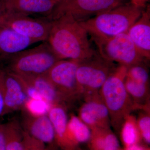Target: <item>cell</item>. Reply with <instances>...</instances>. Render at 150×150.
Masks as SVG:
<instances>
[{"instance_id":"obj_1","label":"cell","mask_w":150,"mask_h":150,"mask_svg":"<svg viewBox=\"0 0 150 150\" xmlns=\"http://www.w3.org/2000/svg\"><path fill=\"white\" fill-rule=\"evenodd\" d=\"M51 21L46 41L61 59L81 62L97 53L92 48L88 33L79 22L68 15Z\"/></svg>"},{"instance_id":"obj_2","label":"cell","mask_w":150,"mask_h":150,"mask_svg":"<svg viewBox=\"0 0 150 150\" xmlns=\"http://www.w3.org/2000/svg\"><path fill=\"white\" fill-rule=\"evenodd\" d=\"M144 9L124 3L80 23L91 38L112 37L127 33Z\"/></svg>"},{"instance_id":"obj_3","label":"cell","mask_w":150,"mask_h":150,"mask_svg":"<svg viewBox=\"0 0 150 150\" xmlns=\"http://www.w3.org/2000/svg\"><path fill=\"white\" fill-rule=\"evenodd\" d=\"M60 60L62 59L46 41L34 48L13 54L0 67L20 76L35 77L46 74Z\"/></svg>"},{"instance_id":"obj_4","label":"cell","mask_w":150,"mask_h":150,"mask_svg":"<svg viewBox=\"0 0 150 150\" xmlns=\"http://www.w3.org/2000/svg\"><path fill=\"white\" fill-rule=\"evenodd\" d=\"M102 58L127 68L143 63L144 58L134 46L127 33L107 38H92Z\"/></svg>"},{"instance_id":"obj_5","label":"cell","mask_w":150,"mask_h":150,"mask_svg":"<svg viewBox=\"0 0 150 150\" xmlns=\"http://www.w3.org/2000/svg\"><path fill=\"white\" fill-rule=\"evenodd\" d=\"M123 4V0H66L57 3L46 17L51 21L68 15L81 22Z\"/></svg>"},{"instance_id":"obj_6","label":"cell","mask_w":150,"mask_h":150,"mask_svg":"<svg viewBox=\"0 0 150 150\" xmlns=\"http://www.w3.org/2000/svg\"><path fill=\"white\" fill-rule=\"evenodd\" d=\"M115 68L114 63L103 59L98 53L80 62L76 77L81 91H96L101 88Z\"/></svg>"},{"instance_id":"obj_7","label":"cell","mask_w":150,"mask_h":150,"mask_svg":"<svg viewBox=\"0 0 150 150\" xmlns=\"http://www.w3.org/2000/svg\"><path fill=\"white\" fill-rule=\"evenodd\" d=\"M0 24L37 42H44L48 39L51 21L45 17L33 18L30 16L6 12Z\"/></svg>"},{"instance_id":"obj_8","label":"cell","mask_w":150,"mask_h":150,"mask_svg":"<svg viewBox=\"0 0 150 150\" xmlns=\"http://www.w3.org/2000/svg\"><path fill=\"white\" fill-rule=\"evenodd\" d=\"M127 68L121 65L115 68L101 87L105 104L109 112L114 114L122 112L127 105L128 93L124 81Z\"/></svg>"},{"instance_id":"obj_9","label":"cell","mask_w":150,"mask_h":150,"mask_svg":"<svg viewBox=\"0 0 150 150\" xmlns=\"http://www.w3.org/2000/svg\"><path fill=\"white\" fill-rule=\"evenodd\" d=\"M80 62L70 59L59 60L44 75L62 98L81 91L76 77Z\"/></svg>"},{"instance_id":"obj_10","label":"cell","mask_w":150,"mask_h":150,"mask_svg":"<svg viewBox=\"0 0 150 150\" xmlns=\"http://www.w3.org/2000/svg\"><path fill=\"white\" fill-rule=\"evenodd\" d=\"M134 46L145 60L150 59V7L144 9L139 18L127 32Z\"/></svg>"},{"instance_id":"obj_11","label":"cell","mask_w":150,"mask_h":150,"mask_svg":"<svg viewBox=\"0 0 150 150\" xmlns=\"http://www.w3.org/2000/svg\"><path fill=\"white\" fill-rule=\"evenodd\" d=\"M35 43L37 42L35 40L0 24V67L3 66L9 56L26 49Z\"/></svg>"},{"instance_id":"obj_12","label":"cell","mask_w":150,"mask_h":150,"mask_svg":"<svg viewBox=\"0 0 150 150\" xmlns=\"http://www.w3.org/2000/svg\"><path fill=\"white\" fill-rule=\"evenodd\" d=\"M6 12L25 15H49L56 3L54 0H0Z\"/></svg>"},{"instance_id":"obj_13","label":"cell","mask_w":150,"mask_h":150,"mask_svg":"<svg viewBox=\"0 0 150 150\" xmlns=\"http://www.w3.org/2000/svg\"><path fill=\"white\" fill-rule=\"evenodd\" d=\"M23 122V130L47 146L56 145L54 127L48 115L34 117L26 115Z\"/></svg>"},{"instance_id":"obj_14","label":"cell","mask_w":150,"mask_h":150,"mask_svg":"<svg viewBox=\"0 0 150 150\" xmlns=\"http://www.w3.org/2000/svg\"><path fill=\"white\" fill-rule=\"evenodd\" d=\"M5 71L4 107L1 116L23 108L28 98L18 78Z\"/></svg>"},{"instance_id":"obj_15","label":"cell","mask_w":150,"mask_h":150,"mask_svg":"<svg viewBox=\"0 0 150 150\" xmlns=\"http://www.w3.org/2000/svg\"><path fill=\"white\" fill-rule=\"evenodd\" d=\"M47 115L54 127L56 144L63 150H76V145L68 134V120L64 108L60 104L52 105Z\"/></svg>"},{"instance_id":"obj_16","label":"cell","mask_w":150,"mask_h":150,"mask_svg":"<svg viewBox=\"0 0 150 150\" xmlns=\"http://www.w3.org/2000/svg\"><path fill=\"white\" fill-rule=\"evenodd\" d=\"M19 76L35 88L43 98L50 104H59L62 97L44 75L28 77Z\"/></svg>"},{"instance_id":"obj_17","label":"cell","mask_w":150,"mask_h":150,"mask_svg":"<svg viewBox=\"0 0 150 150\" xmlns=\"http://www.w3.org/2000/svg\"><path fill=\"white\" fill-rule=\"evenodd\" d=\"M109 113L105 104L90 101L82 107L80 112V118L86 125L95 126L100 121L106 120Z\"/></svg>"},{"instance_id":"obj_18","label":"cell","mask_w":150,"mask_h":150,"mask_svg":"<svg viewBox=\"0 0 150 150\" xmlns=\"http://www.w3.org/2000/svg\"><path fill=\"white\" fill-rule=\"evenodd\" d=\"M6 150H23L22 128L18 121L12 120L3 124Z\"/></svg>"},{"instance_id":"obj_19","label":"cell","mask_w":150,"mask_h":150,"mask_svg":"<svg viewBox=\"0 0 150 150\" xmlns=\"http://www.w3.org/2000/svg\"><path fill=\"white\" fill-rule=\"evenodd\" d=\"M67 129L71 140L76 145L78 143L87 142L91 137V132L87 125L74 115L68 121Z\"/></svg>"},{"instance_id":"obj_20","label":"cell","mask_w":150,"mask_h":150,"mask_svg":"<svg viewBox=\"0 0 150 150\" xmlns=\"http://www.w3.org/2000/svg\"><path fill=\"white\" fill-rule=\"evenodd\" d=\"M51 105L44 99L28 98L23 108L27 115L37 117L47 115Z\"/></svg>"},{"instance_id":"obj_21","label":"cell","mask_w":150,"mask_h":150,"mask_svg":"<svg viewBox=\"0 0 150 150\" xmlns=\"http://www.w3.org/2000/svg\"><path fill=\"white\" fill-rule=\"evenodd\" d=\"M142 63L128 67L126 76L137 81L148 84L149 73L147 70L142 64Z\"/></svg>"},{"instance_id":"obj_22","label":"cell","mask_w":150,"mask_h":150,"mask_svg":"<svg viewBox=\"0 0 150 150\" xmlns=\"http://www.w3.org/2000/svg\"><path fill=\"white\" fill-rule=\"evenodd\" d=\"M124 84L128 93L136 98H142L147 91V84L137 81L126 76Z\"/></svg>"},{"instance_id":"obj_23","label":"cell","mask_w":150,"mask_h":150,"mask_svg":"<svg viewBox=\"0 0 150 150\" xmlns=\"http://www.w3.org/2000/svg\"><path fill=\"white\" fill-rule=\"evenodd\" d=\"M122 139L127 146L135 144L138 141L137 130L131 121H126L124 124L122 131Z\"/></svg>"},{"instance_id":"obj_24","label":"cell","mask_w":150,"mask_h":150,"mask_svg":"<svg viewBox=\"0 0 150 150\" xmlns=\"http://www.w3.org/2000/svg\"><path fill=\"white\" fill-rule=\"evenodd\" d=\"M23 150H48V146L35 139L23 130Z\"/></svg>"},{"instance_id":"obj_25","label":"cell","mask_w":150,"mask_h":150,"mask_svg":"<svg viewBox=\"0 0 150 150\" xmlns=\"http://www.w3.org/2000/svg\"><path fill=\"white\" fill-rule=\"evenodd\" d=\"M139 127L142 137L148 144L150 142V118L148 115L142 117L139 121Z\"/></svg>"},{"instance_id":"obj_26","label":"cell","mask_w":150,"mask_h":150,"mask_svg":"<svg viewBox=\"0 0 150 150\" xmlns=\"http://www.w3.org/2000/svg\"><path fill=\"white\" fill-rule=\"evenodd\" d=\"M104 141L103 150H119L118 139L114 134H108L104 137Z\"/></svg>"},{"instance_id":"obj_27","label":"cell","mask_w":150,"mask_h":150,"mask_svg":"<svg viewBox=\"0 0 150 150\" xmlns=\"http://www.w3.org/2000/svg\"><path fill=\"white\" fill-rule=\"evenodd\" d=\"M5 75L4 69L0 67V116H1L4 107Z\"/></svg>"},{"instance_id":"obj_28","label":"cell","mask_w":150,"mask_h":150,"mask_svg":"<svg viewBox=\"0 0 150 150\" xmlns=\"http://www.w3.org/2000/svg\"><path fill=\"white\" fill-rule=\"evenodd\" d=\"M0 150H6L5 136L3 124H0Z\"/></svg>"},{"instance_id":"obj_29","label":"cell","mask_w":150,"mask_h":150,"mask_svg":"<svg viewBox=\"0 0 150 150\" xmlns=\"http://www.w3.org/2000/svg\"><path fill=\"white\" fill-rule=\"evenodd\" d=\"M149 0H131V3L134 5L139 7L142 8H145Z\"/></svg>"},{"instance_id":"obj_30","label":"cell","mask_w":150,"mask_h":150,"mask_svg":"<svg viewBox=\"0 0 150 150\" xmlns=\"http://www.w3.org/2000/svg\"><path fill=\"white\" fill-rule=\"evenodd\" d=\"M125 150H145V149L142 146L135 144L132 145L131 146H127Z\"/></svg>"},{"instance_id":"obj_31","label":"cell","mask_w":150,"mask_h":150,"mask_svg":"<svg viewBox=\"0 0 150 150\" xmlns=\"http://www.w3.org/2000/svg\"><path fill=\"white\" fill-rule=\"evenodd\" d=\"M6 12L1 4L0 3V21L1 19L5 13Z\"/></svg>"},{"instance_id":"obj_32","label":"cell","mask_w":150,"mask_h":150,"mask_svg":"<svg viewBox=\"0 0 150 150\" xmlns=\"http://www.w3.org/2000/svg\"><path fill=\"white\" fill-rule=\"evenodd\" d=\"M48 150H57L56 149V145L48 146Z\"/></svg>"},{"instance_id":"obj_33","label":"cell","mask_w":150,"mask_h":150,"mask_svg":"<svg viewBox=\"0 0 150 150\" xmlns=\"http://www.w3.org/2000/svg\"><path fill=\"white\" fill-rule=\"evenodd\" d=\"M57 4V3L63 1H66V0H54Z\"/></svg>"}]
</instances>
